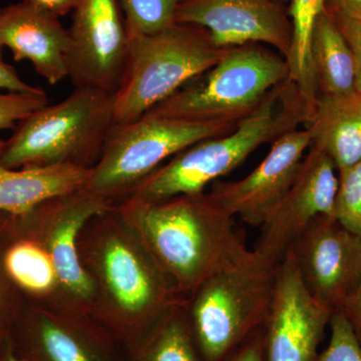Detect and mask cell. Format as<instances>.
<instances>
[{
  "instance_id": "obj_22",
  "label": "cell",
  "mask_w": 361,
  "mask_h": 361,
  "mask_svg": "<svg viewBox=\"0 0 361 361\" xmlns=\"http://www.w3.org/2000/svg\"><path fill=\"white\" fill-rule=\"evenodd\" d=\"M326 0H290L288 14L292 23L290 51L285 61L289 80L298 87L306 104L308 121L315 110L319 90L311 59L310 44L313 27L324 9Z\"/></svg>"
},
{
  "instance_id": "obj_20",
  "label": "cell",
  "mask_w": 361,
  "mask_h": 361,
  "mask_svg": "<svg viewBox=\"0 0 361 361\" xmlns=\"http://www.w3.org/2000/svg\"><path fill=\"white\" fill-rule=\"evenodd\" d=\"M310 52L319 96L338 97L356 92L353 51L326 7L315 21Z\"/></svg>"
},
{
  "instance_id": "obj_17",
  "label": "cell",
  "mask_w": 361,
  "mask_h": 361,
  "mask_svg": "<svg viewBox=\"0 0 361 361\" xmlns=\"http://www.w3.org/2000/svg\"><path fill=\"white\" fill-rule=\"evenodd\" d=\"M0 47L11 49L16 61H30L49 85L68 78V30L25 0L0 8Z\"/></svg>"
},
{
  "instance_id": "obj_7",
  "label": "cell",
  "mask_w": 361,
  "mask_h": 361,
  "mask_svg": "<svg viewBox=\"0 0 361 361\" xmlns=\"http://www.w3.org/2000/svg\"><path fill=\"white\" fill-rule=\"evenodd\" d=\"M287 78L288 66L279 52L257 42L230 47L217 65L147 114L192 122L240 123Z\"/></svg>"
},
{
  "instance_id": "obj_8",
  "label": "cell",
  "mask_w": 361,
  "mask_h": 361,
  "mask_svg": "<svg viewBox=\"0 0 361 361\" xmlns=\"http://www.w3.org/2000/svg\"><path fill=\"white\" fill-rule=\"evenodd\" d=\"M239 123L192 122L145 114L116 123L85 189L116 202L129 196L161 164L196 142L229 134Z\"/></svg>"
},
{
  "instance_id": "obj_35",
  "label": "cell",
  "mask_w": 361,
  "mask_h": 361,
  "mask_svg": "<svg viewBox=\"0 0 361 361\" xmlns=\"http://www.w3.org/2000/svg\"><path fill=\"white\" fill-rule=\"evenodd\" d=\"M13 323L6 317L2 307V287L1 279H0V345L7 336H9Z\"/></svg>"
},
{
  "instance_id": "obj_15",
  "label": "cell",
  "mask_w": 361,
  "mask_h": 361,
  "mask_svg": "<svg viewBox=\"0 0 361 361\" xmlns=\"http://www.w3.org/2000/svg\"><path fill=\"white\" fill-rule=\"evenodd\" d=\"M174 21L206 28L221 47L257 42L284 59L290 51L288 9L275 0H176Z\"/></svg>"
},
{
  "instance_id": "obj_2",
  "label": "cell",
  "mask_w": 361,
  "mask_h": 361,
  "mask_svg": "<svg viewBox=\"0 0 361 361\" xmlns=\"http://www.w3.org/2000/svg\"><path fill=\"white\" fill-rule=\"evenodd\" d=\"M115 210L186 298L252 254L235 232L232 216L206 192L161 201L128 197Z\"/></svg>"
},
{
  "instance_id": "obj_16",
  "label": "cell",
  "mask_w": 361,
  "mask_h": 361,
  "mask_svg": "<svg viewBox=\"0 0 361 361\" xmlns=\"http://www.w3.org/2000/svg\"><path fill=\"white\" fill-rule=\"evenodd\" d=\"M312 144L310 130H294L272 142L264 160L239 180L214 183L210 196L233 218L261 227L290 189L305 152Z\"/></svg>"
},
{
  "instance_id": "obj_29",
  "label": "cell",
  "mask_w": 361,
  "mask_h": 361,
  "mask_svg": "<svg viewBox=\"0 0 361 361\" xmlns=\"http://www.w3.org/2000/svg\"><path fill=\"white\" fill-rule=\"evenodd\" d=\"M263 326L256 330L222 361H265Z\"/></svg>"
},
{
  "instance_id": "obj_21",
  "label": "cell",
  "mask_w": 361,
  "mask_h": 361,
  "mask_svg": "<svg viewBox=\"0 0 361 361\" xmlns=\"http://www.w3.org/2000/svg\"><path fill=\"white\" fill-rule=\"evenodd\" d=\"M185 304L169 311L148 331L123 346L128 361H205L195 341Z\"/></svg>"
},
{
  "instance_id": "obj_13",
  "label": "cell",
  "mask_w": 361,
  "mask_h": 361,
  "mask_svg": "<svg viewBox=\"0 0 361 361\" xmlns=\"http://www.w3.org/2000/svg\"><path fill=\"white\" fill-rule=\"evenodd\" d=\"M337 174L332 159L311 144L290 189L261 226L253 251L273 264H279L316 216L334 217Z\"/></svg>"
},
{
  "instance_id": "obj_27",
  "label": "cell",
  "mask_w": 361,
  "mask_h": 361,
  "mask_svg": "<svg viewBox=\"0 0 361 361\" xmlns=\"http://www.w3.org/2000/svg\"><path fill=\"white\" fill-rule=\"evenodd\" d=\"M49 104L44 90L35 94L0 92V130L14 129L20 121Z\"/></svg>"
},
{
  "instance_id": "obj_24",
  "label": "cell",
  "mask_w": 361,
  "mask_h": 361,
  "mask_svg": "<svg viewBox=\"0 0 361 361\" xmlns=\"http://www.w3.org/2000/svg\"><path fill=\"white\" fill-rule=\"evenodd\" d=\"M129 35H152L173 25L176 0H121Z\"/></svg>"
},
{
  "instance_id": "obj_30",
  "label": "cell",
  "mask_w": 361,
  "mask_h": 361,
  "mask_svg": "<svg viewBox=\"0 0 361 361\" xmlns=\"http://www.w3.org/2000/svg\"><path fill=\"white\" fill-rule=\"evenodd\" d=\"M2 47H0V90L11 92H23V94H35L42 92L37 87L26 84L23 78L18 75L16 68L9 66L2 58Z\"/></svg>"
},
{
  "instance_id": "obj_31",
  "label": "cell",
  "mask_w": 361,
  "mask_h": 361,
  "mask_svg": "<svg viewBox=\"0 0 361 361\" xmlns=\"http://www.w3.org/2000/svg\"><path fill=\"white\" fill-rule=\"evenodd\" d=\"M341 312L348 318L361 344V280L355 294L349 298L348 302L342 308Z\"/></svg>"
},
{
  "instance_id": "obj_34",
  "label": "cell",
  "mask_w": 361,
  "mask_h": 361,
  "mask_svg": "<svg viewBox=\"0 0 361 361\" xmlns=\"http://www.w3.org/2000/svg\"><path fill=\"white\" fill-rule=\"evenodd\" d=\"M0 361H25L14 348L11 336H7L0 345Z\"/></svg>"
},
{
  "instance_id": "obj_5",
  "label": "cell",
  "mask_w": 361,
  "mask_h": 361,
  "mask_svg": "<svg viewBox=\"0 0 361 361\" xmlns=\"http://www.w3.org/2000/svg\"><path fill=\"white\" fill-rule=\"evenodd\" d=\"M230 47L214 42L202 26L177 23L152 35H129L122 80L116 90V123L133 122L183 85L206 73Z\"/></svg>"
},
{
  "instance_id": "obj_6",
  "label": "cell",
  "mask_w": 361,
  "mask_h": 361,
  "mask_svg": "<svg viewBox=\"0 0 361 361\" xmlns=\"http://www.w3.org/2000/svg\"><path fill=\"white\" fill-rule=\"evenodd\" d=\"M279 264L252 250L188 297L185 310L204 360L222 361L264 325Z\"/></svg>"
},
{
  "instance_id": "obj_4",
  "label": "cell",
  "mask_w": 361,
  "mask_h": 361,
  "mask_svg": "<svg viewBox=\"0 0 361 361\" xmlns=\"http://www.w3.org/2000/svg\"><path fill=\"white\" fill-rule=\"evenodd\" d=\"M111 92L75 87L20 121L4 142L0 161L11 169L68 165L92 169L115 127Z\"/></svg>"
},
{
  "instance_id": "obj_3",
  "label": "cell",
  "mask_w": 361,
  "mask_h": 361,
  "mask_svg": "<svg viewBox=\"0 0 361 361\" xmlns=\"http://www.w3.org/2000/svg\"><path fill=\"white\" fill-rule=\"evenodd\" d=\"M307 118L298 87L287 78L273 87L258 108L231 133L196 142L180 152L145 178L128 197L161 201L205 192L210 183L239 167L259 147L297 130Z\"/></svg>"
},
{
  "instance_id": "obj_14",
  "label": "cell",
  "mask_w": 361,
  "mask_h": 361,
  "mask_svg": "<svg viewBox=\"0 0 361 361\" xmlns=\"http://www.w3.org/2000/svg\"><path fill=\"white\" fill-rule=\"evenodd\" d=\"M9 336L25 361H128L122 344L99 323L51 308L28 312Z\"/></svg>"
},
{
  "instance_id": "obj_23",
  "label": "cell",
  "mask_w": 361,
  "mask_h": 361,
  "mask_svg": "<svg viewBox=\"0 0 361 361\" xmlns=\"http://www.w3.org/2000/svg\"><path fill=\"white\" fill-rule=\"evenodd\" d=\"M6 276L20 289L56 303L54 310L65 312L56 267L47 252L30 236L14 242L2 259Z\"/></svg>"
},
{
  "instance_id": "obj_18",
  "label": "cell",
  "mask_w": 361,
  "mask_h": 361,
  "mask_svg": "<svg viewBox=\"0 0 361 361\" xmlns=\"http://www.w3.org/2000/svg\"><path fill=\"white\" fill-rule=\"evenodd\" d=\"M90 176V169L75 166L11 169L0 161V212L20 217L49 199L85 189Z\"/></svg>"
},
{
  "instance_id": "obj_9",
  "label": "cell",
  "mask_w": 361,
  "mask_h": 361,
  "mask_svg": "<svg viewBox=\"0 0 361 361\" xmlns=\"http://www.w3.org/2000/svg\"><path fill=\"white\" fill-rule=\"evenodd\" d=\"M114 204L85 188L49 199L20 216L32 224L28 236L39 242L56 267L68 314L92 315L96 287L80 261L78 239L85 226L109 212Z\"/></svg>"
},
{
  "instance_id": "obj_19",
  "label": "cell",
  "mask_w": 361,
  "mask_h": 361,
  "mask_svg": "<svg viewBox=\"0 0 361 361\" xmlns=\"http://www.w3.org/2000/svg\"><path fill=\"white\" fill-rule=\"evenodd\" d=\"M305 129L312 145L322 149L336 164L337 171L361 160V94L319 96Z\"/></svg>"
},
{
  "instance_id": "obj_36",
  "label": "cell",
  "mask_w": 361,
  "mask_h": 361,
  "mask_svg": "<svg viewBox=\"0 0 361 361\" xmlns=\"http://www.w3.org/2000/svg\"><path fill=\"white\" fill-rule=\"evenodd\" d=\"M275 1H277L278 4H283V6H286V4H288L290 0H275Z\"/></svg>"
},
{
  "instance_id": "obj_11",
  "label": "cell",
  "mask_w": 361,
  "mask_h": 361,
  "mask_svg": "<svg viewBox=\"0 0 361 361\" xmlns=\"http://www.w3.org/2000/svg\"><path fill=\"white\" fill-rule=\"evenodd\" d=\"M68 32V78L75 87L115 94L129 49L121 0H78Z\"/></svg>"
},
{
  "instance_id": "obj_33",
  "label": "cell",
  "mask_w": 361,
  "mask_h": 361,
  "mask_svg": "<svg viewBox=\"0 0 361 361\" xmlns=\"http://www.w3.org/2000/svg\"><path fill=\"white\" fill-rule=\"evenodd\" d=\"M329 11L361 21V0H326Z\"/></svg>"
},
{
  "instance_id": "obj_12",
  "label": "cell",
  "mask_w": 361,
  "mask_h": 361,
  "mask_svg": "<svg viewBox=\"0 0 361 361\" xmlns=\"http://www.w3.org/2000/svg\"><path fill=\"white\" fill-rule=\"evenodd\" d=\"M332 313L306 290L288 251L278 265L263 326L265 361H317Z\"/></svg>"
},
{
  "instance_id": "obj_1",
  "label": "cell",
  "mask_w": 361,
  "mask_h": 361,
  "mask_svg": "<svg viewBox=\"0 0 361 361\" xmlns=\"http://www.w3.org/2000/svg\"><path fill=\"white\" fill-rule=\"evenodd\" d=\"M78 253L96 287L92 315L123 346L186 302L115 206L85 226Z\"/></svg>"
},
{
  "instance_id": "obj_10",
  "label": "cell",
  "mask_w": 361,
  "mask_h": 361,
  "mask_svg": "<svg viewBox=\"0 0 361 361\" xmlns=\"http://www.w3.org/2000/svg\"><path fill=\"white\" fill-rule=\"evenodd\" d=\"M289 251L306 290L332 312L341 311L361 280V237L336 218L318 215Z\"/></svg>"
},
{
  "instance_id": "obj_25",
  "label": "cell",
  "mask_w": 361,
  "mask_h": 361,
  "mask_svg": "<svg viewBox=\"0 0 361 361\" xmlns=\"http://www.w3.org/2000/svg\"><path fill=\"white\" fill-rule=\"evenodd\" d=\"M338 172L334 218L361 237V160Z\"/></svg>"
},
{
  "instance_id": "obj_28",
  "label": "cell",
  "mask_w": 361,
  "mask_h": 361,
  "mask_svg": "<svg viewBox=\"0 0 361 361\" xmlns=\"http://www.w3.org/2000/svg\"><path fill=\"white\" fill-rule=\"evenodd\" d=\"M329 11L336 20L339 30L353 51L355 63L356 92L361 94V21L353 20L344 14Z\"/></svg>"
},
{
  "instance_id": "obj_26",
  "label": "cell",
  "mask_w": 361,
  "mask_h": 361,
  "mask_svg": "<svg viewBox=\"0 0 361 361\" xmlns=\"http://www.w3.org/2000/svg\"><path fill=\"white\" fill-rule=\"evenodd\" d=\"M330 339L317 361H361V344L348 318L341 312L332 313Z\"/></svg>"
},
{
  "instance_id": "obj_32",
  "label": "cell",
  "mask_w": 361,
  "mask_h": 361,
  "mask_svg": "<svg viewBox=\"0 0 361 361\" xmlns=\"http://www.w3.org/2000/svg\"><path fill=\"white\" fill-rule=\"evenodd\" d=\"M25 1L40 11H44L59 18L61 16H66L71 11H73L78 0H25Z\"/></svg>"
}]
</instances>
